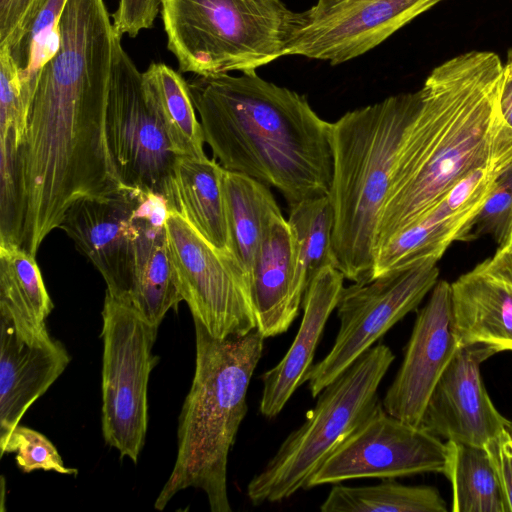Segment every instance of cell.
Returning a JSON list of instances; mask_svg holds the SVG:
<instances>
[{
	"instance_id": "obj_1",
	"label": "cell",
	"mask_w": 512,
	"mask_h": 512,
	"mask_svg": "<svg viewBox=\"0 0 512 512\" xmlns=\"http://www.w3.org/2000/svg\"><path fill=\"white\" fill-rule=\"evenodd\" d=\"M114 40L104 0H67L13 159L11 244L34 256L75 201L123 188L105 134Z\"/></svg>"
},
{
	"instance_id": "obj_2",
	"label": "cell",
	"mask_w": 512,
	"mask_h": 512,
	"mask_svg": "<svg viewBox=\"0 0 512 512\" xmlns=\"http://www.w3.org/2000/svg\"><path fill=\"white\" fill-rule=\"evenodd\" d=\"M504 74L496 53L478 50L430 72L381 212L375 252L433 210L469 172L512 152V128L500 110Z\"/></svg>"
},
{
	"instance_id": "obj_3",
	"label": "cell",
	"mask_w": 512,
	"mask_h": 512,
	"mask_svg": "<svg viewBox=\"0 0 512 512\" xmlns=\"http://www.w3.org/2000/svg\"><path fill=\"white\" fill-rule=\"evenodd\" d=\"M187 82L205 143L225 170L276 188L289 207L329 195L331 123L305 96L256 71L194 75Z\"/></svg>"
},
{
	"instance_id": "obj_4",
	"label": "cell",
	"mask_w": 512,
	"mask_h": 512,
	"mask_svg": "<svg viewBox=\"0 0 512 512\" xmlns=\"http://www.w3.org/2000/svg\"><path fill=\"white\" fill-rule=\"evenodd\" d=\"M193 321L195 373L179 416L176 461L154 507L163 510L178 492L192 487L206 494L212 512H231L228 455L247 413V391L265 338L255 328L221 339Z\"/></svg>"
},
{
	"instance_id": "obj_5",
	"label": "cell",
	"mask_w": 512,
	"mask_h": 512,
	"mask_svg": "<svg viewBox=\"0 0 512 512\" xmlns=\"http://www.w3.org/2000/svg\"><path fill=\"white\" fill-rule=\"evenodd\" d=\"M421 89L346 112L331 123L335 267L353 283L372 279L375 238Z\"/></svg>"
},
{
	"instance_id": "obj_6",
	"label": "cell",
	"mask_w": 512,
	"mask_h": 512,
	"mask_svg": "<svg viewBox=\"0 0 512 512\" xmlns=\"http://www.w3.org/2000/svg\"><path fill=\"white\" fill-rule=\"evenodd\" d=\"M167 48L180 71H256L286 56L297 13L282 0H160Z\"/></svg>"
},
{
	"instance_id": "obj_7",
	"label": "cell",
	"mask_w": 512,
	"mask_h": 512,
	"mask_svg": "<svg viewBox=\"0 0 512 512\" xmlns=\"http://www.w3.org/2000/svg\"><path fill=\"white\" fill-rule=\"evenodd\" d=\"M394 359L387 345H374L317 395L302 425L248 483L254 505L307 489L316 470L379 405L378 388Z\"/></svg>"
},
{
	"instance_id": "obj_8",
	"label": "cell",
	"mask_w": 512,
	"mask_h": 512,
	"mask_svg": "<svg viewBox=\"0 0 512 512\" xmlns=\"http://www.w3.org/2000/svg\"><path fill=\"white\" fill-rule=\"evenodd\" d=\"M102 433L120 457L138 462L148 424L147 388L158 326L105 294L102 310Z\"/></svg>"
},
{
	"instance_id": "obj_9",
	"label": "cell",
	"mask_w": 512,
	"mask_h": 512,
	"mask_svg": "<svg viewBox=\"0 0 512 512\" xmlns=\"http://www.w3.org/2000/svg\"><path fill=\"white\" fill-rule=\"evenodd\" d=\"M115 35L105 117L108 152L123 188L163 195L173 207L177 158L140 72Z\"/></svg>"
},
{
	"instance_id": "obj_10",
	"label": "cell",
	"mask_w": 512,
	"mask_h": 512,
	"mask_svg": "<svg viewBox=\"0 0 512 512\" xmlns=\"http://www.w3.org/2000/svg\"><path fill=\"white\" fill-rule=\"evenodd\" d=\"M437 262L426 261L344 287L336 306L340 321L329 353L312 366L308 388L317 395L388 330L415 310L439 280Z\"/></svg>"
},
{
	"instance_id": "obj_11",
	"label": "cell",
	"mask_w": 512,
	"mask_h": 512,
	"mask_svg": "<svg viewBox=\"0 0 512 512\" xmlns=\"http://www.w3.org/2000/svg\"><path fill=\"white\" fill-rule=\"evenodd\" d=\"M165 228L180 294L193 319L221 339L257 328L249 282L235 259L175 211Z\"/></svg>"
},
{
	"instance_id": "obj_12",
	"label": "cell",
	"mask_w": 512,
	"mask_h": 512,
	"mask_svg": "<svg viewBox=\"0 0 512 512\" xmlns=\"http://www.w3.org/2000/svg\"><path fill=\"white\" fill-rule=\"evenodd\" d=\"M446 462V443L390 415L380 402L316 470L307 489L358 478L444 474Z\"/></svg>"
},
{
	"instance_id": "obj_13",
	"label": "cell",
	"mask_w": 512,
	"mask_h": 512,
	"mask_svg": "<svg viewBox=\"0 0 512 512\" xmlns=\"http://www.w3.org/2000/svg\"><path fill=\"white\" fill-rule=\"evenodd\" d=\"M444 0H317L297 13L286 56L342 64L375 48Z\"/></svg>"
},
{
	"instance_id": "obj_14",
	"label": "cell",
	"mask_w": 512,
	"mask_h": 512,
	"mask_svg": "<svg viewBox=\"0 0 512 512\" xmlns=\"http://www.w3.org/2000/svg\"><path fill=\"white\" fill-rule=\"evenodd\" d=\"M460 346L451 283L438 280L417 313L403 361L383 397L385 411L419 426L433 389Z\"/></svg>"
},
{
	"instance_id": "obj_15",
	"label": "cell",
	"mask_w": 512,
	"mask_h": 512,
	"mask_svg": "<svg viewBox=\"0 0 512 512\" xmlns=\"http://www.w3.org/2000/svg\"><path fill=\"white\" fill-rule=\"evenodd\" d=\"M136 191L121 188L113 193L75 201L59 228L103 277L106 293L128 304L136 257L138 228L132 214Z\"/></svg>"
},
{
	"instance_id": "obj_16",
	"label": "cell",
	"mask_w": 512,
	"mask_h": 512,
	"mask_svg": "<svg viewBox=\"0 0 512 512\" xmlns=\"http://www.w3.org/2000/svg\"><path fill=\"white\" fill-rule=\"evenodd\" d=\"M494 354L485 345H461L433 389L419 426L447 441L483 447L511 428L481 376V363Z\"/></svg>"
},
{
	"instance_id": "obj_17",
	"label": "cell",
	"mask_w": 512,
	"mask_h": 512,
	"mask_svg": "<svg viewBox=\"0 0 512 512\" xmlns=\"http://www.w3.org/2000/svg\"><path fill=\"white\" fill-rule=\"evenodd\" d=\"M69 362L64 345L46 328L20 327L0 312V443Z\"/></svg>"
},
{
	"instance_id": "obj_18",
	"label": "cell",
	"mask_w": 512,
	"mask_h": 512,
	"mask_svg": "<svg viewBox=\"0 0 512 512\" xmlns=\"http://www.w3.org/2000/svg\"><path fill=\"white\" fill-rule=\"evenodd\" d=\"M461 345L512 351V246L496 252L451 283Z\"/></svg>"
},
{
	"instance_id": "obj_19",
	"label": "cell",
	"mask_w": 512,
	"mask_h": 512,
	"mask_svg": "<svg viewBox=\"0 0 512 512\" xmlns=\"http://www.w3.org/2000/svg\"><path fill=\"white\" fill-rule=\"evenodd\" d=\"M344 275L334 266L321 269L310 281L302 300L303 317L298 332L282 359L261 376L259 410L277 416L294 392L307 382L327 320L338 304Z\"/></svg>"
},
{
	"instance_id": "obj_20",
	"label": "cell",
	"mask_w": 512,
	"mask_h": 512,
	"mask_svg": "<svg viewBox=\"0 0 512 512\" xmlns=\"http://www.w3.org/2000/svg\"><path fill=\"white\" fill-rule=\"evenodd\" d=\"M249 285L260 333L268 338L286 332L298 315L304 293L298 284L294 238L283 215L272 221L261 242Z\"/></svg>"
},
{
	"instance_id": "obj_21",
	"label": "cell",
	"mask_w": 512,
	"mask_h": 512,
	"mask_svg": "<svg viewBox=\"0 0 512 512\" xmlns=\"http://www.w3.org/2000/svg\"><path fill=\"white\" fill-rule=\"evenodd\" d=\"M223 178L224 168L215 158L177 156L171 211L185 218L215 248L233 257Z\"/></svg>"
},
{
	"instance_id": "obj_22",
	"label": "cell",
	"mask_w": 512,
	"mask_h": 512,
	"mask_svg": "<svg viewBox=\"0 0 512 512\" xmlns=\"http://www.w3.org/2000/svg\"><path fill=\"white\" fill-rule=\"evenodd\" d=\"M480 210L456 211L442 199L427 215L397 232L376 250L372 279L426 261L438 262L452 243L473 240Z\"/></svg>"
},
{
	"instance_id": "obj_23",
	"label": "cell",
	"mask_w": 512,
	"mask_h": 512,
	"mask_svg": "<svg viewBox=\"0 0 512 512\" xmlns=\"http://www.w3.org/2000/svg\"><path fill=\"white\" fill-rule=\"evenodd\" d=\"M138 228L133 287L128 305L158 326L183 301L169 252L166 228L133 217Z\"/></svg>"
},
{
	"instance_id": "obj_24",
	"label": "cell",
	"mask_w": 512,
	"mask_h": 512,
	"mask_svg": "<svg viewBox=\"0 0 512 512\" xmlns=\"http://www.w3.org/2000/svg\"><path fill=\"white\" fill-rule=\"evenodd\" d=\"M223 182L231 252L249 282L261 242L282 213L267 185L225 169Z\"/></svg>"
},
{
	"instance_id": "obj_25",
	"label": "cell",
	"mask_w": 512,
	"mask_h": 512,
	"mask_svg": "<svg viewBox=\"0 0 512 512\" xmlns=\"http://www.w3.org/2000/svg\"><path fill=\"white\" fill-rule=\"evenodd\" d=\"M143 79L173 151L178 156L207 157L188 82L164 63H151Z\"/></svg>"
},
{
	"instance_id": "obj_26",
	"label": "cell",
	"mask_w": 512,
	"mask_h": 512,
	"mask_svg": "<svg viewBox=\"0 0 512 512\" xmlns=\"http://www.w3.org/2000/svg\"><path fill=\"white\" fill-rule=\"evenodd\" d=\"M53 303L35 256L15 244H0V312L18 326L46 328Z\"/></svg>"
},
{
	"instance_id": "obj_27",
	"label": "cell",
	"mask_w": 512,
	"mask_h": 512,
	"mask_svg": "<svg viewBox=\"0 0 512 512\" xmlns=\"http://www.w3.org/2000/svg\"><path fill=\"white\" fill-rule=\"evenodd\" d=\"M444 474L452 486L453 512H508L502 487L483 446L446 441Z\"/></svg>"
},
{
	"instance_id": "obj_28",
	"label": "cell",
	"mask_w": 512,
	"mask_h": 512,
	"mask_svg": "<svg viewBox=\"0 0 512 512\" xmlns=\"http://www.w3.org/2000/svg\"><path fill=\"white\" fill-rule=\"evenodd\" d=\"M322 512H446L439 491L427 485H404L385 478L371 486H335L320 506Z\"/></svg>"
},
{
	"instance_id": "obj_29",
	"label": "cell",
	"mask_w": 512,
	"mask_h": 512,
	"mask_svg": "<svg viewBox=\"0 0 512 512\" xmlns=\"http://www.w3.org/2000/svg\"><path fill=\"white\" fill-rule=\"evenodd\" d=\"M287 222L295 242L298 284L305 293L321 269L335 267L334 210L329 195L306 198L289 207Z\"/></svg>"
},
{
	"instance_id": "obj_30",
	"label": "cell",
	"mask_w": 512,
	"mask_h": 512,
	"mask_svg": "<svg viewBox=\"0 0 512 512\" xmlns=\"http://www.w3.org/2000/svg\"><path fill=\"white\" fill-rule=\"evenodd\" d=\"M67 0H46L21 40L10 52L15 60L24 91L30 97L40 70L54 56L60 44V21Z\"/></svg>"
},
{
	"instance_id": "obj_31",
	"label": "cell",
	"mask_w": 512,
	"mask_h": 512,
	"mask_svg": "<svg viewBox=\"0 0 512 512\" xmlns=\"http://www.w3.org/2000/svg\"><path fill=\"white\" fill-rule=\"evenodd\" d=\"M1 457L5 453H16L17 466L24 473L35 470L54 471L59 474L76 475L77 470L68 468L57 448L40 432L16 426L0 443Z\"/></svg>"
},
{
	"instance_id": "obj_32",
	"label": "cell",
	"mask_w": 512,
	"mask_h": 512,
	"mask_svg": "<svg viewBox=\"0 0 512 512\" xmlns=\"http://www.w3.org/2000/svg\"><path fill=\"white\" fill-rule=\"evenodd\" d=\"M512 219V168L497 180L475 222L474 239L490 235L500 247L505 241Z\"/></svg>"
},
{
	"instance_id": "obj_33",
	"label": "cell",
	"mask_w": 512,
	"mask_h": 512,
	"mask_svg": "<svg viewBox=\"0 0 512 512\" xmlns=\"http://www.w3.org/2000/svg\"><path fill=\"white\" fill-rule=\"evenodd\" d=\"M46 0H0V46L12 48Z\"/></svg>"
},
{
	"instance_id": "obj_34",
	"label": "cell",
	"mask_w": 512,
	"mask_h": 512,
	"mask_svg": "<svg viewBox=\"0 0 512 512\" xmlns=\"http://www.w3.org/2000/svg\"><path fill=\"white\" fill-rule=\"evenodd\" d=\"M160 10V0H118L113 13V28L119 37H136L153 26Z\"/></svg>"
},
{
	"instance_id": "obj_35",
	"label": "cell",
	"mask_w": 512,
	"mask_h": 512,
	"mask_svg": "<svg viewBox=\"0 0 512 512\" xmlns=\"http://www.w3.org/2000/svg\"><path fill=\"white\" fill-rule=\"evenodd\" d=\"M497 472L506 500L507 511L512 512V430L505 428L486 446Z\"/></svg>"
},
{
	"instance_id": "obj_36",
	"label": "cell",
	"mask_w": 512,
	"mask_h": 512,
	"mask_svg": "<svg viewBox=\"0 0 512 512\" xmlns=\"http://www.w3.org/2000/svg\"><path fill=\"white\" fill-rule=\"evenodd\" d=\"M500 110L504 121L512 128V76L506 69L500 93Z\"/></svg>"
},
{
	"instance_id": "obj_37",
	"label": "cell",
	"mask_w": 512,
	"mask_h": 512,
	"mask_svg": "<svg viewBox=\"0 0 512 512\" xmlns=\"http://www.w3.org/2000/svg\"><path fill=\"white\" fill-rule=\"evenodd\" d=\"M502 246H512V219L507 230L505 241ZM500 246V247H502Z\"/></svg>"
},
{
	"instance_id": "obj_38",
	"label": "cell",
	"mask_w": 512,
	"mask_h": 512,
	"mask_svg": "<svg viewBox=\"0 0 512 512\" xmlns=\"http://www.w3.org/2000/svg\"><path fill=\"white\" fill-rule=\"evenodd\" d=\"M505 69L512 76V52L509 53L507 63L505 64Z\"/></svg>"
},
{
	"instance_id": "obj_39",
	"label": "cell",
	"mask_w": 512,
	"mask_h": 512,
	"mask_svg": "<svg viewBox=\"0 0 512 512\" xmlns=\"http://www.w3.org/2000/svg\"><path fill=\"white\" fill-rule=\"evenodd\" d=\"M511 430H512V424H511Z\"/></svg>"
}]
</instances>
